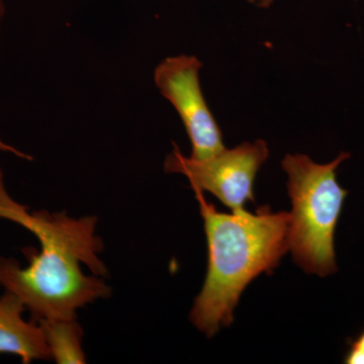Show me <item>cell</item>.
Here are the masks:
<instances>
[{
  "label": "cell",
  "instance_id": "8992f818",
  "mask_svg": "<svg viewBox=\"0 0 364 364\" xmlns=\"http://www.w3.org/2000/svg\"><path fill=\"white\" fill-rule=\"evenodd\" d=\"M26 310L23 301L11 291L0 298V353L14 354L23 363L50 360L51 352L39 323L23 317Z\"/></svg>",
  "mask_w": 364,
  "mask_h": 364
},
{
  "label": "cell",
  "instance_id": "5b68a950",
  "mask_svg": "<svg viewBox=\"0 0 364 364\" xmlns=\"http://www.w3.org/2000/svg\"><path fill=\"white\" fill-rule=\"evenodd\" d=\"M203 63L196 56L179 55L155 68L160 93L181 117L191 144V158L208 159L225 149L221 128L205 102L200 83Z\"/></svg>",
  "mask_w": 364,
  "mask_h": 364
},
{
  "label": "cell",
  "instance_id": "7a4b0ae2",
  "mask_svg": "<svg viewBox=\"0 0 364 364\" xmlns=\"http://www.w3.org/2000/svg\"><path fill=\"white\" fill-rule=\"evenodd\" d=\"M200 205L208 243V270L200 294L191 311L193 324L213 337L234 321L242 293L261 273L279 267L289 250L291 215L273 213L268 205L255 214L218 212L203 191L193 189Z\"/></svg>",
  "mask_w": 364,
  "mask_h": 364
},
{
  "label": "cell",
  "instance_id": "52a82bcc",
  "mask_svg": "<svg viewBox=\"0 0 364 364\" xmlns=\"http://www.w3.org/2000/svg\"><path fill=\"white\" fill-rule=\"evenodd\" d=\"M51 358L57 363H85L82 330L74 320L41 321Z\"/></svg>",
  "mask_w": 364,
  "mask_h": 364
},
{
  "label": "cell",
  "instance_id": "30bf717a",
  "mask_svg": "<svg viewBox=\"0 0 364 364\" xmlns=\"http://www.w3.org/2000/svg\"><path fill=\"white\" fill-rule=\"evenodd\" d=\"M250 4H256V6L261 7V9H268L272 6L273 0H248Z\"/></svg>",
  "mask_w": 364,
  "mask_h": 364
},
{
  "label": "cell",
  "instance_id": "ba28073f",
  "mask_svg": "<svg viewBox=\"0 0 364 364\" xmlns=\"http://www.w3.org/2000/svg\"><path fill=\"white\" fill-rule=\"evenodd\" d=\"M344 363L364 364V330L349 344L344 356Z\"/></svg>",
  "mask_w": 364,
  "mask_h": 364
},
{
  "label": "cell",
  "instance_id": "9c48e42d",
  "mask_svg": "<svg viewBox=\"0 0 364 364\" xmlns=\"http://www.w3.org/2000/svg\"><path fill=\"white\" fill-rule=\"evenodd\" d=\"M0 151L1 152L11 153V154L16 155V157L21 158L23 160H33V157L31 155L26 154V153L21 152V151L16 149V148L13 147V146L9 145L6 142L0 139Z\"/></svg>",
  "mask_w": 364,
  "mask_h": 364
},
{
  "label": "cell",
  "instance_id": "8fae6325",
  "mask_svg": "<svg viewBox=\"0 0 364 364\" xmlns=\"http://www.w3.org/2000/svg\"><path fill=\"white\" fill-rule=\"evenodd\" d=\"M4 11H6V9H4V0H0V23H1L2 18H4Z\"/></svg>",
  "mask_w": 364,
  "mask_h": 364
},
{
  "label": "cell",
  "instance_id": "3957f363",
  "mask_svg": "<svg viewBox=\"0 0 364 364\" xmlns=\"http://www.w3.org/2000/svg\"><path fill=\"white\" fill-rule=\"evenodd\" d=\"M349 158L350 153L341 152L326 164L303 154L287 155L282 160L293 205L289 249L306 273L326 277L338 270L335 231L349 193L337 181V169Z\"/></svg>",
  "mask_w": 364,
  "mask_h": 364
},
{
  "label": "cell",
  "instance_id": "277c9868",
  "mask_svg": "<svg viewBox=\"0 0 364 364\" xmlns=\"http://www.w3.org/2000/svg\"><path fill=\"white\" fill-rule=\"evenodd\" d=\"M268 156L269 150L263 140L242 143L233 149L225 148L203 160L184 156L174 145L165 159L164 170L186 176L191 188L208 191L234 212L244 210L247 202H255L254 182Z\"/></svg>",
  "mask_w": 364,
  "mask_h": 364
},
{
  "label": "cell",
  "instance_id": "6da1fadb",
  "mask_svg": "<svg viewBox=\"0 0 364 364\" xmlns=\"http://www.w3.org/2000/svg\"><path fill=\"white\" fill-rule=\"evenodd\" d=\"M0 219L21 225L40 242V252L28 249L30 264L25 268L0 256V284L21 299L33 321L74 320L79 308L111 296L104 280L87 277L80 267L82 263L95 274H107L98 257L104 244L97 236V217L28 212L7 193L0 167Z\"/></svg>",
  "mask_w": 364,
  "mask_h": 364
},
{
  "label": "cell",
  "instance_id": "7c38bea8",
  "mask_svg": "<svg viewBox=\"0 0 364 364\" xmlns=\"http://www.w3.org/2000/svg\"><path fill=\"white\" fill-rule=\"evenodd\" d=\"M0 286H1V284H0Z\"/></svg>",
  "mask_w": 364,
  "mask_h": 364
}]
</instances>
